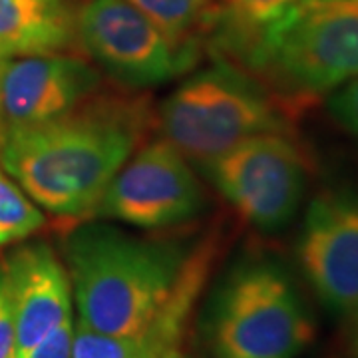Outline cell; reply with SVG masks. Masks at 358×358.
<instances>
[{"instance_id": "obj_1", "label": "cell", "mask_w": 358, "mask_h": 358, "mask_svg": "<svg viewBox=\"0 0 358 358\" xmlns=\"http://www.w3.org/2000/svg\"><path fill=\"white\" fill-rule=\"evenodd\" d=\"M155 128L143 92L100 88L70 112L8 129L0 166L52 217L92 219L106 187Z\"/></svg>"}, {"instance_id": "obj_2", "label": "cell", "mask_w": 358, "mask_h": 358, "mask_svg": "<svg viewBox=\"0 0 358 358\" xmlns=\"http://www.w3.org/2000/svg\"><path fill=\"white\" fill-rule=\"evenodd\" d=\"M72 225L64 265L78 320L112 336L148 331L178 291L189 255L178 243L134 235L100 219Z\"/></svg>"}, {"instance_id": "obj_3", "label": "cell", "mask_w": 358, "mask_h": 358, "mask_svg": "<svg viewBox=\"0 0 358 358\" xmlns=\"http://www.w3.org/2000/svg\"><path fill=\"white\" fill-rule=\"evenodd\" d=\"M289 110L358 78V0H296L235 60Z\"/></svg>"}, {"instance_id": "obj_4", "label": "cell", "mask_w": 358, "mask_h": 358, "mask_svg": "<svg viewBox=\"0 0 358 358\" xmlns=\"http://www.w3.org/2000/svg\"><path fill=\"white\" fill-rule=\"evenodd\" d=\"M293 112L243 66L227 58L195 70L155 110V128L203 169L239 141L291 134Z\"/></svg>"}, {"instance_id": "obj_5", "label": "cell", "mask_w": 358, "mask_h": 358, "mask_svg": "<svg viewBox=\"0 0 358 358\" xmlns=\"http://www.w3.org/2000/svg\"><path fill=\"white\" fill-rule=\"evenodd\" d=\"M315 336L289 275L273 261H249L229 277L213 317V358H294Z\"/></svg>"}, {"instance_id": "obj_6", "label": "cell", "mask_w": 358, "mask_h": 358, "mask_svg": "<svg viewBox=\"0 0 358 358\" xmlns=\"http://www.w3.org/2000/svg\"><path fill=\"white\" fill-rule=\"evenodd\" d=\"M235 215L261 233L285 229L305 201L307 152L291 134H259L203 167Z\"/></svg>"}, {"instance_id": "obj_7", "label": "cell", "mask_w": 358, "mask_h": 358, "mask_svg": "<svg viewBox=\"0 0 358 358\" xmlns=\"http://www.w3.org/2000/svg\"><path fill=\"white\" fill-rule=\"evenodd\" d=\"M78 44L103 78L131 92L171 82L197 62V52L176 46L128 0L80 4Z\"/></svg>"}, {"instance_id": "obj_8", "label": "cell", "mask_w": 358, "mask_h": 358, "mask_svg": "<svg viewBox=\"0 0 358 358\" xmlns=\"http://www.w3.org/2000/svg\"><path fill=\"white\" fill-rule=\"evenodd\" d=\"M207 207V192L193 164L162 136L148 138L106 187L92 219L141 231L187 225Z\"/></svg>"}, {"instance_id": "obj_9", "label": "cell", "mask_w": 358, "mask_h": 358, "mask_svg": "<svg viewBox=\"0 0 358 358\" xmlns=\"http://www.w3.org/2000/svg\"><path fill=\"white\" fill-rule=\"evenodd\" d=\"M296 257L308 285L333 313H358V189H327L310 199Z\"/></svg>"}, {"instance_id": "obj_10", "label": "cell", "mask_w": 358, "mask_h": 358, "mask_svg": "<svg viewBox=\"0 0 358 358\" xmlns=\"http://www.w3.org/2000/svg\"><path fill=\"white\" fill-rule=\"evenodd\" d=\"M103 74L82 54L6 58L0 66V106L8 129L44 124L103 88Z\"/></svg>"}, {"instance_id": "obj_11", "label": "cell", "mask_w": 358, "mask_h": 358, "mask_svg": "<svg viewBox=\"0 0 358 358\" xmlns=\"http://www.w3.org/2000/svg\"><path fill=\"white\" fill-rule=\"evenodd\" d=\"M14 310V358L28 355L72 319V285L64 261L46 241H22L6 261Z\"/></svg>"}, {"instance_id": "obj_12", "label": "cell", "mask_w": 358, "mask_h": 358, "mask_svg": "<svg viewBox=\"0 0 358 358\" xmlns=\"http://www.w3.org/2000/svg\"><path fill=\"white\" fill-rule=\"evenodd\" d=\"M74 0H0V58L80 54Z\"/></svg>"}, {"instance_id": "obj_13", "label": "cell", "mask_w": 358, "mask_h": 358, "mask_svg": "<svg viewBox=\"0 0 358 358\" xmlns=\"http://www.w3.org/2000/svg\"><path fill=\"white\" fill-rule=\"evenodd\" d=\"M296 0H215V22L209 32L227 60H235L271 24L281 20Z\"/></svg>"}, {"instance_id": "obj_14", "label": "cell", "mask_w": 358, "mask_h": 358, "mask_svg": "<svg viewBox=\"0 0 358 358\" xmlns=\"http://www.w3.org/2000/svg\"><path fill=\"white\" fill-rule=\"evenodd\" d=\"M183 50L199 52V40L215 22V0H128Z\"/></svg>"}, {"instance_id": "obj_15", "label": "cell", "mask_w": 358, "mask_h": 358, "mask_svg": "<svg viewBox=\"0 0 358 358\" xmlns=\"http://www.w3.org/2000/svg\"><path fill=\"white\" fill-rule=\"evenodd\" d=\"M46 213L0 166V247H10L32 239L46 227Z\"/></svg>"}, {"instance_id": "obj_16", "label": "cell", "mask_w": 358, "mask_h": 358, "mask_svg": "<svg viewBox=\"0 0 358 358\" xmlns=\"http://www.w3.org/2000/svg\"><path fill=\"white\" fill-rule=\"evenodd\" d=\"M72 358H154L140 336H112L86 327L82 320L74 324Z\"/></svg>"}, {"instance_id": "obj_17", "label": "cell", "mask_w": 358, "mask_h": 358, "mask_svg": "<svg viewBox=\"0 0 358 358\" xmlns=\"http://www.w3.org/2000/svg\"><path fill=\"white\" fill-rule=\"evenodd\" d=\"M327 106L334 122L358 140V78L331 92Z\"/></svg>"}, {"instance_id": "obj_18", "label": "cell", "mask_w": 358, "mask_h": 358, "mask_svg": "<svg viewBox=\"0 0 358 358\" xmlns=\"http://www.w3.org/2000/svg\"><path fill=\"white\" fill-rule=\"evenodd\" d=\"M14 310L6 268L0 263V358H14Z\"/></svg>"}, {"instance_id": "obj_19", "label": "cell", "mask_w": 358, "mask_h": 358, "mask_svg": "<svg viewBox=\"0 0 358 358\" xmlns=\"http://www.w3.org/2000/svg\"><path fill=\"white\" fill-rule=\"evenodd\" d=\"M74 346V320H64L40 343L28 358H72Z\"/></svg>"}, {"instance_id": "obj_20", "label": "cell", "mask_w": 358, "mask_h": 358, "mask_svg": "<svg viewBox=\"0 0 358 358\" xmlns=\"http://www.w3.org/2000/svg\"><path fill=\"white\" fill-rule=\"evenodd\" d=\"M348 350H350V357L358 358V320L355 322L352 333H350V338H348Z\"/></svg>"}, {"instance_id": "obj_21", "label": "cell", "mask_w": 358, "mask_h": 358, "mask_svg": "<svg viewBox=\"0 0 358 358\" xmlns=\"http://www.w3.org/2000/svg\"><path fill=\"white\" fill-rule=\"evenodd\" d=\"M0 66H2V58H0ZM6 138V124H4V117H2V106H0V145Z\"/></svg>"}]
</instances>
